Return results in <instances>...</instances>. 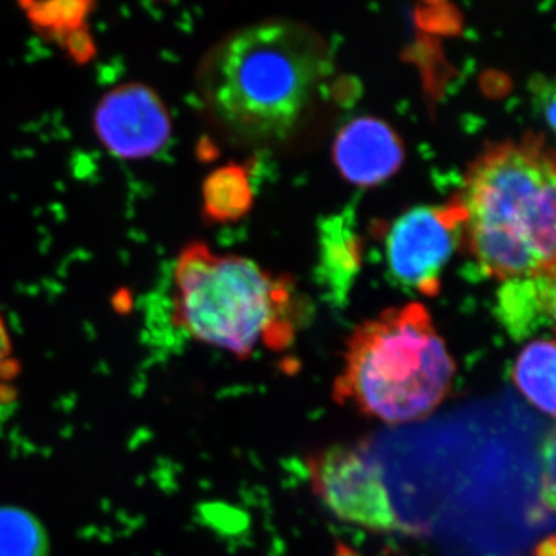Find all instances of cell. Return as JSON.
Masks as SVG:
<instances>
[{"label":"cell","mask_w":556,"mask_h":556,"mask_svg":"<svg viewBox=\"0 0 556 556\" xmlns=\"http://www.w3.org/2000/svg\"><path fill=\"white\" fill-rule=\"evenodd\" d=\"M332 73L318 33L289 21L240 28L219 40L199 68V94L230 141L276 146L313 118Z\"/></svg>","instance_id":"cell-1"},{"label":"cell","mask_w":556,"mask_h":556,"mask_svg":"<svg viewBox=\"0 0 556 556\" xmlns=\"http://www.w3.org/2000/svg\"><path fill=\"white\" fill-rule=\"evenodd\" d=\"M555 155L541 135L495 142L470 164L463 244L497 280L555 276Z\"/></svg>","instance_id":"cell-2"},{"label":"cell","mask_w":556,"mask_h":556,"mask_svg":"<svg viewBox=\"0 0 556 556\" xmlns=\"http://www.w3.org/2000/svg\"><path fill=\"white\" fill-rule=\"evenodd\" d=\"M456 365L422 303L354 329L334 396L388 424L424 419L447 397Z\"/></svg>","instance_id":"cell-3"},{"label":"cell","mask_w":556,"mask_h":556,"mask_svg":"<svg viewBox=\"0 0 556 556\" xmlns=\"http://www.w3.org/2000/svg\"><path fill=\"white\" fill-rule=\"evenodd\" d=\"M174 321L190 338L248 358L260 342L287 346L298 308L287 277L240 255L188 244L174 268Z\"/></svg>","instance_id":"cell-4"},{"label":"cell","mask_w":556,"mask_h":556,"mask_svg":"<svg viewBox=\"0 0 556 556\" xmlns=\"http://www.w3.org/2000/svg\"><path fill=\"white\" fill-rule=\"evenodd\" d=\"M464 211L459 199L442 206L412 208L387 236V263L401 285L434 298L442 270L463 243Z\"/></svg>","instance_id":"cell-5"},{"label":"cell","mask_w":556,"mask_h":556,"mask_svg":"<svg viewBox=\"0 0 556 556\" xmlns=\"http://www.w3.org/2000/svg\"><path fill=\"white\" fill-rule=\"evenodd\" d=\"M314 490L343 521L372 530L397 529L382 471L358 450L332 447L309 459Z\"/></svg>","instance_id":"cell-6"},{"label":"cell","mask_w":556,"mask_h":556,"mask_svg":"<svg viewBox=\"0 0 556 556\" xmlns=\"http://www.w3.org/2000/svg\"><path fill=\"white\" fill-rule=\"evenodd\" d=\"M94 131L116 159L144 160L159 153L172 135V118L155 90L124 84L102 97L94 110Z\"/></svg>","instance_id":"cell-7"},{"label":"cell","mask_w":556,"mask_h":556,"mask_svg":"<svg viewBox=\"0 0 556 556\" xmlns=\"http://www.w3.org/2000/svg\"><path fill=\"white\" fill-rule=\"evenodd\" d=\"M332 155L336 167L348 182L371 188L401 169L405 146L386 121L362 116L339 131Z\"/></svg>","instance_id":"cell-8"},{"label":"cell","mask_w":556,"mask_h":556,"mask_svg":"<svg viewBox=\"0 0 556 556\" xmlns=\"http://www.w3.org/2000/svg\"><path fill=\"white\" fill-rule=\"evenodd\" d=\"M497 308L508 332L518 339L554 324L555 276L507 280Z\"/></svg>","instance_id":"cell-9"},{"label":"cell","mask_w":556,"mask_h":556,"mask_svg":"<svg viewBox=\"0 0 556 556\" xmlns=\"http://www.w3.org/2000/svg\"><path fill=\"white\" fill-rule=\"evenodd\" d=\"M556 348L552 339H536L519 353L514 380L533 407L555 417Z\"/></svg>","instance_id":"cell-10"},{"label":"cell","mask_w":556,"mask_h":556,"mask_svg":"<svg viewBox=\"0 0 556 556\" xmlns=\"http://www.w3.org/2000/svg\"><path fill=\"white\" fill-rule=\"evenodd\" d=\"M252 199L251 182L243 167H222L204 181L203 208L211 222H236L251 208Z\"/></svg>","instance_id":"cell-11"},{"label":"cell","mask_w":556,"mask_h":556,"mask_svg":"<svg viewBox=\"0 0 556 556\" xmlns=\"http://www.w3.org/2000/svg\"><path fill=\"white\" fill-rule=\"evenodd\" d=\"M0 556H50L49 532L27 508L0 507Z\"/></svg>","instance_id":"cell-12"},{"label":"cell","mask_w":556,"mask_h":556,"mask_svg":"<svg viewBox=\"0 0 556 556\" xmlns=\"http://www.w3.org/2000/svg\"><path fill=\"white\" fill-rule=\"evenodd\" d=\"M358 241L345 223L332 219L324 230L321 266L331 283L345 292L346 285L358 268Z\"/></svg>","instance_id":"cell-13"},{"label":"cell","mask_w":556,"mask_h":556,"mask_svg":"<svg viewBox=\"0 0 556 556\" xmlns=\"http://www.w3.org/2000/svg\"><path fill=\"white\" fill-rule=\"evenodd\" d=\"M20 372V362L14 357L10 331L0 311V409L10 407L16 401L17 391L14 383Z\"/></svg>","instance_id":"cell-14"},{"label":"cell","mask_w":556,"mask_h":556,"mask_svg":"<svg viewBox=\"0 0 556 556\" xmlns=\"http://www.w3.org/2000/svg\"><path fill=\"white\" fill-rule=\"evenodd\" d=\"M535 556H555V536L551 535L536 547Z\"/></svg>","instance_id":"cell-15"}]
</instances>
